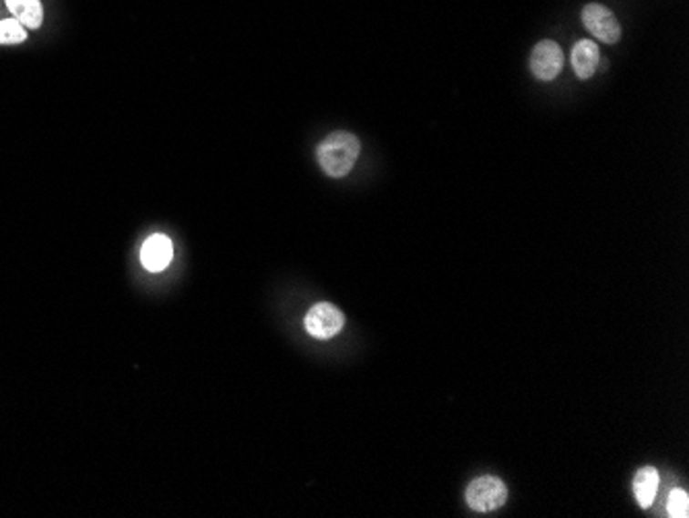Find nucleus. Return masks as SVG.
Returning <instances> with one entry per match:
<instances>
[{
    "label": "nucleus",
    "instance_id": "nucleus-1",
    "mask_svg": "<svg viewBox=\"0 0 689 518\" xmlns=\"http://www.w3.org/2000/svg\"><path fill=\"white\" fill-rule=\"evenodd\" d=\"M359 151H362L359 139L355 135H351V132L339 130L328 135L323 143L318 145L316 157L320 168L324 170V174L331 178H343L354 170Z\"/></svg>",
    "mask_w": 689,
    "mask_h": 518
},
{
    "label": "nucleus",
    "instance_id": "nucleus-2",
    "mask_svg": "<svg viewBox=\"0 0 689 518\" xmlns=\"http://www.w3.org/2000/svg\"><path fill=\"white\" fill-rule=\"evenodd\" d=\"M467 504L475 513H493V510L502 508L508 500V488L498 477H477L468 483L465 493Z\"/></svg>",
    "mask_w": 689,
    "mask_h": 518
},
{
    "label": "nucleus",
    "instance_id": "nucleus-3",
    "mask_svg": "<svg viewBox=\"0 0 689 518\" xmlns=\"http://www.w3.org/2000/svg\"><path fill=\"white\" fill-rule=\"evenodd\" d=\"M305 331H308L314 339L326 341L333 339L334 335H339L344 326V316L339 308H334L333 304L320 302L312 306L310 312L305 314Z\"/></svg>",
    "mask_w": 689,
    "mask_h": 518
},
{
    "label": "nucleus",
    "instance_id": "nucleus-4",
    "mask_svg": "<svg viewBox=\"0 0 689 518\" xmlns=\"http://www.w3.org/2000/svg\"><path fill=\"white\" fill-rule=\"evenodd\" d=\"M582 23L591 34L605 44H615L622 37L620 21L605 5L591 3L582 9Z\"/></svg>",
    "mask_w": 689,
    "mask_h": 518
},
{
    "label": "nucleus",
    "instance_id": "nucleus-5",
    "mask_svg": "<svg viewBox=\"0 0 689 518\" xmlns=\"http://www.w3.org/2000/svg\"><path fill=\"white\" fill-rule=\"evenodd\" d=\"M563 67L561 48L551 39H543L530 54V70L539 81H553Z\"/></svg>",
    "mask_w": 689,
    "mask_h": 518
},
{
    "label": "nucleus",
    "instance_id": "nucleus-6",
    "mask_svg": "<svg viewBox=\"0 0 689 518\" xmlns=\"http://www.w3.org/2000/svg\"><path fill=\"white\" fill-rule=\"evenodd\" d=\"M174 258V246L166 233H153L140 248V263L149 273H161Z\"/></svg>",
    "mask_w": 689,
    "mask_h": 518
},
{
    "label": "nucleus",
    "instance_id": "nucleus-7",
    "mask_svg": "<svg viewBox=\"0 0 689 518\" xmlns=\"http://www.w3.org/2000/svg\"><path fill=\"white\" fill-rule=\"evenodd\" d=\"M571 67L578 78H591L599 67V48L592 39H581L571 50Z\"/></svg>",
    "mask_w": 689,
    "mask_h": 518
},
{
    "label": "nucleus",
    "instance_id": "nucleus-8",
    "mask_svg": "<svg viewBox=\"0 0 689 518\" xmlns=\"http://www.w3.org/2000/svg\"><path fill=\"white\" fill-rule=\"evenodd\" d=\"M661 475L654 467H642L636 477H633V496H636L640 508H650L659 492Z\"/></svg>",
    "mask_w": 689,
    "mask_h": 518
},
{
    "label": "nucleus",
    "instance_id": "nucleus-9",
    "mask_svg": "<svg viewBox=\"0 0 689 518\" xmlns=\"http://www.w3.org/2000/svg\"><path fill=\"white\" fill-rule=\"evenodd\" d=\"M6 9L23 27L37 29L44 21V6L40 0H6Z\"/></svg>",
    "mask_w": 689,
    "mask_h": 518
},
{
    "label": "nucleus",
    "instance_id": "nucleus-10",
    "mask_svg": "<svg viewBox=\"0 0 689 518\" xmlns=\"http://www.w3.org/2000/svg\"><path fill=\"white\" fill-rule=\"evenodd\" d=\"M27 39V31L17 19H0V44H21Z\"/></svg>",
    "mask_w": 689,
    "mask_h": 518
},
{
    "label": "nucleus",
    "instance_id": "nucleus-11",
    "mask_svg": "<svg viewBox=\"0 0 689 518\" xmlns=\"http://www.w3.org/2000/svg\"><path fill=\"white\" fill-rule=\"evenodd\" d=\"M667 513L673 518H687L689 516V498L685 490H673L667 500Z\"/></svg>",
    "mask_w": 689,
    "mask_h": 518
}]
</instances>
